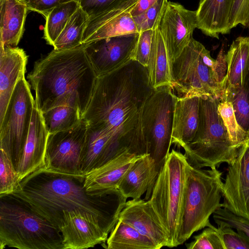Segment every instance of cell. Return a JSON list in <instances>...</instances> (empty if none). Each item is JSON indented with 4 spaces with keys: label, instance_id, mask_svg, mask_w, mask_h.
<instances>
[{
    "label": "cell",
    "instance_id": "f1b7e54d",
    "mask_svg": "<svg viewBox=\"0 0 249 249\" xmlns=\"http://www.w3.org/2000/svg\"><path fill=\"white\" fill-rule=\"evenodd\" d=\"M89 18L88 14L79 6L54 41L53 45V49L68 50L81 45Z\"/></svg>",
    "mask_w": 249,
    "mask_h": 249
},
{
    "label": "cell",
    "instance_id": "b9f144b4",
    "mask_svg": "<svg viewBox=\"0 0 249 249\" xmlns=\"http://www.w3.org/2000/svg\"><path fill=\"white\" fill-rule=\"evenodd\" d=\"M216 60V64L213 70L214 79L217 83L224 85L227 73V64L226 54L223 49L219 52Z\"/></svg>",
    "mask_w": 249,
    "mask_h": 249
},
{
    "label": "cell",
    "instance_id": "7a4b0ae2",
    "mask_svg": "<svg viewBox=\"0 0 249 249\" xmlns=\"http://www.w3.org/2000/svg\"><path fill=\"white\" fill-rule=\"evenodd\" d=\"M85 177L41 168L22 179L11 195L26 202L58 229L63 211L80 209L96 215L113 229L127 198L118 189L91 195L84 187Z\"/></svg>",
    "mask_w": 249,
    "mask_h": 249
},
{
    "label": "cell",
    "instance_id": "f35d334b",
    "mask_svg": "<svg viewBox=\"0 0 249 249\" xmlns=\"http://www.w3.org/2000/svg\"><path fill=\"white\" fill-rule=\"evenodd\" d=\"M154 30L140 32L133 60L147 67L151 48Z\"/></svg>",
    "mask_w": 249,
    "mask_h": 249
},
{
    "label": "cell",
    "instance_id": "5bb4252c",
    "mask_svg": "<svg viewBox=\"0 0 249 249\" xmlns=\"http://www.w3.org/2000/svg\"><path fill=\"white\" fill-rule=\"evenodd\" d=\"M222 197V207L249 219V137L228 166Z\"/></svg>",
    "mask_w": 249,
    "mask_h": 249
},
{
    "label": "cell",
    "instance_id": "44dd1931",
    "mask_svg": "<svg viewBox=\"0 0 249 249\" xmlns=\"http://www.w3.org/2000/svg\"><path fill=\"white\" fill-rule=\"evenodd\" d=\"M234 0H200L196 10L197 28L205 35L219 39L230 33V17Z\"/></svg>",
    "mask_w": 249,
    "mask_h": 249
},
{
    "label": "cell",
    "instance_id": "6da1fadb",
    "mask_svg": "<svg viewBox=\"0 0 249 249\" xmlns=\"http://www.w3.org/2000/svg\"><path fill=\"white\" fill-rule=\"evenodd\" d=\"M154 89L147 68L131 60L97 77L82 118L88 127L110 134L122 150L147 154L142 115L144 104Z\"/></svg>",
    "mask_w": 249,
    "mask_h": 249
},
{
    "label": "cell",
    "instance_id": "e575fe53",
    "mask_svg": "<svg viewBox=\"0 0 249 249\" xmlns=\"http://www.w3.org/2000/svg\"><path fill=\"white\" fill-rule=\"evenodd\" d=\"M167 0H158L152 6L133 19L139 32L154 30L158 27L161 17L168 2Z\"/></svg>",
    "mask_w": 249,
    "mask_h": 249
},
{
    "label": "cell",
    "instance_id": "1f68e13d",
    "mask_svg": "<svg viewBox=\"0 0 249 249\" xmlns=\"http://www.w3.org/2000/svg\"><path fill=\"white\" fill-rule=\"evenodd\" d=\"M42 115L49 134L69 129L77 124L82 119L78 110L66 106L52 108L42 113Z\"/></svg>",
    "mask_w": 249,
    "mask_h": 249
},
{
    "label": "cell",
    "instance_id": "52a82bcc",
    "mask_svg": "<svg viewBox=\"0 0 249 249\" xmlns=\"http://www.w3.org/2000/svg\"><path fill=\"white\" fill-rule=\"evenodd\" d=\"M187 163L184 154L172 149L159 172L149 199L167 232L169 248L177 247Z\"/></svg>",
    "mask_w": 249,
    "mask_h": 249
},
{
    "label": "cell",
    "instance_id": "484cf974",
    "mask_svg": "<svg viewBox=\"0 0 249 249\" xmlns=\"http://www.w3.org/2000/svg\"><path fill=\"white\" fill-rule=\"evenodd\" d=\"M226 60L227 73L224 87L239 86L249 72V37L239 36L233 40Z\"/></svg>",
    "mask_w": 249,
    "mask_h": 249
},
{
    "label": "cell",
    "instance_id": "f546056e",
    "mask_svg": "<svg viewBox=\"0 0 249 249\" xmlns=\"http://www.w3.org/2000/svg\"><path fill=\"white\" fill-rule=\"evenodd\" d=\"M219 99L231 103L237 123L249 136V72L239 86L224 87Z\"/></svg>",
    "mask_w": 249,
    "mask_h": 249
},
{
    "label": "cell",
    "instance_id": "8fae6325",
    "mask_svg": "<svg viewBox=\"0 0 249 249\" xmlns=\"http://www.w3.org/2000/svg\"><path fill=\"white\" fill-rule=\"evenodd\" d=\"M87 129V123L82 118L77 124L69 129L49 134L43 169L84 175L81 166Z\"/></svg>",
    "mask_w": 249,
    "mask_h": 249
},
{
    "label": "cell",
    "instance_id": "d6a6232c",
    "mask_svg": "<svg viewBox=\"0 0 249 249\" xmlns=\"http://www.w3.org/2000/svg\"><path fill=\"white\" fill-rule=\"evenodd\" d=\"M218 109L231 142L235 146L240 147L249 136L237 123L231 103L220 99Z\"/></svg>",
    "mask_w": 249,
    "mask_h": 249
},
{
    "label": "cell",
    "instance_id": "83f0119b",
    "mask_svg": "<svg viewBox=\"0 0 249 249\" xmlns=\"http://www.w3.org/2000/svg\"><path fill=\"white\" fill-rule=\"evenodd\" d=\"M138 33L140 32L133 18L128 12L97 27L86 29L82 43L83 44L99 39Z\"/></svg>",
    "mask_w": 249,
    "mask_h": 249
},
{
    "label": "cell",
    "instance_id": "ab89813d",
    "mask_svg": "<svg viewBox=\"0 0 249 249\" xmlns=\"http://www.w3.org/2000/svg\"><path fill=\"white\" fill-rule=\"evenodd\" d=\"M240 24L249 29V0H234L231 17L230 28Z\"/></svg>",
    "mask_w": 249,
    "mask_h": 249
},
{
    "label": "cell",
    "instance_id": "7c38bea8",
    "mask_svg": "<svg viewBox=\"0 0 249 249\" xmlns=\"http://www.w3.org/2000/svg\"><path fill=\"white\" fill-rule=\"evenodd\" d=\"M58 229L62 235L63 249L103 245L113 230L96 215L80 209L63 211Z\"/></svg>",
    "mask_w": 249,
    "mask_h": 249
},
{
    "label": "cell",
    "instance_id": "30bf717a",
    "mask_svg": "<svg viewBox=\"0 0 249 249\" xmlns=\"http://www.w3.org/2000/svg\"><path fill=\"white\" fill-rule=\"evenodd\" d=\"M35 104L24 76L16 85L0 121V149L9 156L16 170L29 134Z\"/></svg>",
    "mask_w": 249,
    "mask_h": 249
},
{
    "label": "cell",
    "instance_id": "d4e9b609",
    "mask_svg": "<svg viewBox=\"0 0 249 249\" xmlns=\"http://www.w3.org/2000/svg\"><path fill=\"white\" fill-rule=\"evenodd\" d=\"M139 0H79L80 7L89 16L86 29L99 26L130 12Z\"/></svg>",
    "mask_w": 249,
    "mask_h": 249
},
{
    "label": "cell",
    "instance_id": "e0dca14e",
    "mask_svg": "<svg viewBox=\"0 0 249 249\" xmlns=\"http://www.w3.org/2000/svg\"><path fill=\"white\" fill-rule=\"evenodd\" d=\"M49 134L42 113L35 103L29 134L16 168L20 182L31 173L45 168Z\"/></svg>",
    "mask_w": 249,
    "mask_h": 249
},
{
    "label": "cell",
    "instance_id": "ba28073f",
    "mask_svg": "<svg viewBox=\"0 0 249 249\" xmlns=\"http://www.w3.org/2000/svg\"><path fill=\"white\" fill-rule=\"evenodd\" d=\"M177 96L169 86L155 89L146 101L142 126L147 152L158 169L163 165L171 145L175 104Z\"/></svg>",
    "mask_w": 249,
    "mask_h": 249
},
{
    "label": "cell",
    "instance_id": "603a6c76",
    "mask_svg": "<svg viewBox=\"0 0 249 249\" xmlns=\"http://www.w3.org/2000/svg\"><path fill=\"white\" fill-rule=\"evenodd\" d=\"M0 46L17 47L24 32L27 7L19 0H0Z\"/></svg>",
    "mask_w": 249,
    "mask_h": 249
},
{
    "label": "cell",
    "instance_id": "d590c367",
    "mask_svg": "<svg viewBox=\"0 0 249 249\" xmlns=\"http://www.w3.org/2000/svg\"><path fill=\"white\" fill-rule=\"evenodd\" d=\"M213 218L217 225H224L243 233L249 238V219L237 215L231 211L220 207L213 213Z\"/></svg>",
    "mask_w": 249,
    "mask_h": 249
},
{
    "label": "cell",
    "instance_id": "4316f807",
    "mask_svg": "<svg viewBox=\"0 0 249 249\" xmlns=\"http://www.w3.org/2000/svg\"><path fill=\"white\" fill-rule=\"evenodd\" d=\"M106 242L108 249H159L150 238L120 219Z\"/></svg>",
    "mask_w": 249,
    "mask_h": 249
},
{
    "label": "cell",
    "instance_id": "836d02e7",
    "mask_svg": "<svg viewBox=\"0 0 249 249\" xmlns=\"http://www.w3.org/2000/svg\"><path fill=\"white\" fill-rule=\"evenodd\" d=\"M20 183L10 157L0 149V196L16 192L19 189Z\"/></svg>",
    "mask_w": 249,
    "mask_h": 249
},
{
    "label": "cell",
    "instance_id": "9c48e42d",
    "mask_svg": "<svg viewBox=\"0 0 249 249\" xmlns=\"http://www.w3.org/2000/svg\"><path fill=\"white\" fill-rule=\"evenodd\" d=\"M206 48L193 37L172 63V89L178 97L212 96L220 98L224 85L217 83L204 61Z\"/></svg>",
    "mask_w": 249,
    "mask_h": 249
},
{
    "label": "cell",
    "instance_id": "9a60e30c",
    "mask_svg": "<svg viewBox=\"0 0 249 249\" xmlns=\"http://www.w3.org/2000/svg\"><path fill=\"white\" fill-rule=\"evenodd\" d=\"M197 27L196 11L188 10L178 3L168 1L158 28L172 63L188 45Z\"/></svg>",
    "mask_w": 249,
    "mask_h": 249
},
{
    "label": "cell",
    "instance_id": "cb8c5ba5",
    "mask_svg": "<svg viewBox=\"0 0 249 249\" xmlns=\"http://www.w3.org/2000/svg\"><path fill=\"white\" fill-rule=\"evenodd\" d=\"M147 68L149 81L154 89L165 86L172 88V62L158 27L154 30Z\"/></svg>",
    "mask_w": 249,
    "mask_h": 249
},
{
    "label": "cell",
    "instance_id": "277c9868",
    "mask_svg": "<svg viewBox=\"0 0 249 249\" xmlns=\"http://www.w3.org/2000/svg\"><path fill=\"white\" fill-rule=\"evenodd\" d=\"M63 249L59 230L28 203L13 195L0 196V249Z\"/></svg>",
    "mask_w": 249,
    "mask_h": 249
},
{
    "label": "cell",
    "instance_id": "5b68a950",
    "mask_svg": "<svg viewBox=\"0 0 249 249\" xmlns=\"http://www.w3.org/2000/svg\"><path fill=\"white\" fill-rule=\"evenodd\" d=\"M222 172L216 167L204 169L188 162L183 211L177 237V246L195 232L212 225L209 218L220 207L223 181Z\"/></svg>",
    "mask_w": 249,
    "mask_h": 249
},
{
    "label": "cell",
    "instance_id": "60d3db41",
    "mask_svg": "<svg viewBox=\"0 0 249 249\" xmlns=\"http://www.w3.org/2000/svg\"><path fill=\"white\" fill-rule=\"evenodd\" d=\"M25 4L28 10L37 12L46 17L56 6L71 1L79 0H19Z\"/></svg>",
    "mask_w": 249,
    "mask_h": 249
},
{
    "label": "cell",
    "instance_id": "8d00e7d4",
    "mask_svg": "<svg viewBox=\"0 0 249 249\" xmlns=\"http://www.w3.org/2000/svg\"><path fill=\"white\" fill-rule=\"evenodd\" d=\"M194 240L186 244L188 249H224L217 228L213 225L207 227Z\"/></svg>",
    "mask_w": 249,
    "mask_h": 249
},
{
    "label": "cell",
    "instance_id": "2e32d148",
    "mask_svg": "<svg viewBox=\"0 0 249 249\" xmlns=\"http://www.w3.org/2000/svg\"><path fill=\"white\" fill-rule=\"evenodd\" d=\"M119 219L150 238L159 249L168 247L167 232L149 200L132 199L126 201Z\"/></svg>",
    "mask_w": 249,
    "mask_h": 249
},
{
    "label": "cell",
    "instance_id": "d6986e66",
    "mask_svg": "<svg viewBox=\"0 0 249 249\" xmlns=\"http://www.w3.org/2000/svg\"><path fill=\"white\" fill-rule=\"evenodd\" d=\"M28 56L21 48L0 46V121L18 81L25 76Z\"/></svg>",
    "mask_w": 249,
    "mask_h": 249
},
{
    "label": "cell",
    "instance_id": "ac0fdd59",
    "mask_svg": "<svg viewBox=\"0 0 249 249\" xmlns=\"http://www.w3.org/2000/svg\"><path fill=\"white\" fill-rule=\"evenodd\" d=\"M144 155L126 151L92 170L85 177L84 185L86 191L92 195H101L117 189L127 170Z\"/></svg>",
    "mask_w": 249,
    "mask_h": 249
},
{
    "label": "cell",
    "instance_id": "74e56055",
    "mask_svg": "<svg viewBox=\"0 0 249 249\" xmlns=\"http://www.w3.org/2000/svg\"><path fill=\"white\" fill-rule=\"evenodd\" d=\"M217 228L224 249H249V238L240 231L224 225Z\"/></svg>",
    "mask_w": 249,
    "mask_h": 249
},
{
    "label": "cell",
    "instance_id": "4fadbf2b",
    "mask_svg": "<svg viewBox=\"0 0 249 249\" xmlns=\"http://www.w3.org/2000/svg\"><path fill=\"white\" fill-rule=\"evenodd\" d=\"M139 33L101 38L82 44L97 77L133 60Z\"/></svg>",
    "mask_w": 249,
    "mask_h": 249
},
{
    "label": "cell",
    "instance_id": "3957f363",
    "mask_svg": "<svg viewBox=\"0 0 249 249\" xmlns=\"http://www.w3.org/2000/svg\"><path fill=\"white\" fill-rule=\"evenodd\" d=\"M97 78L82 44L71 49H53L35 63L27 76L41 113L66 106L78 110L82 117Z\"/></svg>",
    "mask_w": 249,
    "mask_h": 249
},
{
    "label": "cell",
    "instance_id": "8992f818",
    "mask_svg": "<svg viewBox=\"0 0 249 249\" xmlns=\"http://www.w3.org/2000/svg\"><path fill=\"white\" fill-rule=\"evenodd\" d=\"M220 99L212 96L200 97L199 117L193 139L184 146L188 162L193 166L217 167L232 163L239 147L231 142L218 109Z\"/></svg>",
    "mask_w": 249,
    "mask_h": 249
},
{
    "label": "cell",
    "instance_id": "ffe728a7",
    "mask_svg": "<svg viewBox=\"0 0 249 249\" xmlns=\"http://www.w3.org/2000/svg\"><path fill=\"white\" fill-rule=\"evenodd\" d=\"M160 171L154 160L145 154L137 160L120 181L117 189L127 199L149 200Z\"/></svg>",
    "mask_w": 249,
    "mask_h": 249
},
{
    "label": "cell",
    "instance_id": "7402d4cb",
    "mask_svg": "<svg viewBox=\"0 0 249 249\" xmlns=\"http://www.w3.org/2000/svg\"><path fill=\"white\" fill-rule=\"evenodd\" d=\"M200 97H178L174 107L171 144L183 147L194 138L199 117Z\"/></svg>",
    "mask_w": 249,
    "mask_h": 249
},
{
    "label": "cell",
    "instance_id": "4dcf8cb0",
    "mask_svg": "<svg viewBox=\"0 0 249 249\" xmlns=\"http://www.w3.org/2000/svg\"><path fill=\"white\" fill-rule=\"evenodd\" d=\"M79 6L77 1H71L59 5L53 9L45 17L44 38L53 46L68 21Z\"/></svg>",
    "mask_w": 249,
    "mask_h": 249
},
{
    "label": "cell",
    "instance_id": "7bdbcfd3",
    "mask_svg": "<svg viewBox=\"0 0 249 249\" xmlns=\"http://www.w3.org/2000/svg\"><path fill=\"white\" fill-rule=\"evenodd\" d=\"M158 0H139L136 6L130 12L131 16L134 17L145 12L152 6Z\"/></svg>",
    "mask_w": 249,
    "mask_h": 249
}]
</instances>
